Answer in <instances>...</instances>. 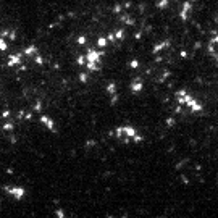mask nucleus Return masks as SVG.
Here are the masks:
<instances>
[{
    "label": "nucleus",
    "mask_w": 218,
    "mask_h": 218,
    "mask_svg": "<svg viewBox=\"0 0 218 218\" xmlns=\"http://www.w3.org/2000/svg\"><path fill=\"white\" fill-rule=\"evenodd\" d=\"M97 47H99V48H104V47H107V45H108V39L107 37H99V39H97Z\"/></svg>",
    "instance_id": "11"
},
{
    "label": "nucleus",
    "mask_w": 218,
    "mask_h": 218,
    "mask_svg": "<svg viewBox=\"0 0 218 218\" xmlns=\"http://www.w3.org/2000/svg\"><path fill=\"white\" fill-rule=\"evenodd\" d=\"M34 62H36V65H39V66L44 65V58H42V55H39V52L34 55Z\"/></svg>",
    "instance_id": "18"
},
{
    "label": "nucleus",
    "mask_w": 218,
    "mask_h": 218,
    "mask_svg": "<svg viewBox=\"0 0 218 218\" xmlns=\"http://www.w3.org/2000/svg\"><path fill=\"white\" fill-rule=\"evenodd\" d=\"M39 121H41V125H44L45 128L48 129V131L55 132V121H53L50 116H47V115H42V116L39 118Z\"/></svg>",
    "instance_id": "5"
},
{
    "label": "nucleus",
    "mask_w": 218,
    "mask_h": 218,
    "mask_svg": "<svg viewBox=\"0 0 218 218\" xmlns=\"http://www.w3.org/2000/svg\"><path fill=\"white\" fill-rule=\"evenodd\" d=\"M107 92L110 94V95H113V94H116V83H108V86H107Z\"/></svg>",
    "instance_id": "12"
},
{
    "label": "nucleus",
    "mask_w": 218,
    "mask_h": 218,
    "mask_svg": "<svg viewBox=\"0 0 218 218\" xmlns=\"http://www.w3.org/2000/svg\"><path fill=\"white\" fill-rule=\"evenodd\" d=\"M37 52H39V48H37V45H34V44H29L28 47L23 48V55H26V57H34Z\"/></svg>",
    "instance_id": "7"
},
{
    "label": "nucleus",
    "mask_w": 218,
    "mask_h": 218,
    "mask_svg": "<svg viewBox=\"0 0 218 218\" xmlns=\"http://www.w3.org/2000/svg\"><path fill=\"white\" fill-rule=\"evenodd\" d=\"M120 20L123 21V23L129 24V26H132V24H134V20H132V18H129V16H121Z\"/></svg>",
    "instance_id": "19"
},
{
    "label": "nucleus",
    "mask_w": 218,
    "mask_h": 218,
    "mask_svg": "<svg viewBox=\"0 0 218 218\" xmlns=\"http://www.w3.org/2000/svg\"><path fill=\"white\" fill-rule=\"evenodd\" d=\"M121 11V5H115L113 7V13H120Z\"/></svg>",
    "instance_id": "30"
},
{
    "label": "nucleus",
    "mask_w": 218,
    "mask_h": 218,
    "mask_svg": "<svg viewBox=\"0 0 218 218\" xmlns=\"http://www.w3.org/2000/svg\"><path fill=\"white\" fill-rule=\"evenodd\" d=\"M86 62H87L86 55H78V58H76V63H78V65H86Z\"/></svg>",
    "instance_id": "20"
},
{
    "label": "nucleus",
    "mask_w": 218,
    "mask_h": 218,
    "mask_svg": "<svg viewBox=\"0 0 218 218\" xmlns=\"http://www.w3.org/2000/svg\"><path fill=\"white\" fill-rule=\"evenodd\" d=\"M184 105H187L192 111H200L202 110V104H199V102L187 92H186V95H184Z\"/></svg>",
    "instance_id": "4"
},
{
    "label": "nucleus",
    "mask_w": 218,
    "mask_h": 218,
    "mask_svg": "<svg viewBox=\"0 0 218 218\" xmlns=\"http://www.w3.org/2000/svg\"><path fill=\"white\" fill-rule=\"evenodd\" d=\"M129 68H131V69L139 68V60H131V62H129Z\"/></svg>",
    "instance_id": "22"
},
{
    "label": "nucleus",
    "mask_w": 218,
    "mask_h": 218,
    "mask_svg": "<svg viewBox=\"0 0 218 218\" xmlns=\"http://www.w3.org/2000/svg\"><path fill=\"white\" fill-rule=\"evenodd\" d=\"M115 37H116V41H123L125 39V29H116L115 31Z\"/></svg>",
    "instance_id": "15"
},
{
    "label": "nucleus",
    "mask_w": 218,
    "mask_h": 218,
    "mask_svg": "<svg viewBox=\"0 0 218 218\" xmlns=\"http://www.w3.org/2000/svg\"><path fill=\"white\" fill-rule=\"evenodd\" d=\"M86 42H87V37H86V36H79V37L76 39V44L79 45V47H83V45H86Z\"/></svg>",
    "instance_id": "17"
},
{
    "label": "nucleus",
    "mask_w": 218,
    "mask_h": 218,
    "mask_svg": "<svg viewBox=\"0 0 218 218\" xmlns=\"http://www.w3.org/2000/svg\"><path fill=\"white\" fill-rule=\"evenodd\" d=\"M41 110H42V104H41V100H37L34 105V111H41Z\"/></svg>",
    "instance_id": "25"
},
{
    "label": "nucleus",
    "mask_w": 218,
    "mask_h": 218,
    "mask_svg": "<svg viewBox=\"0 0 218 218\" xmlns=\"http://www.w3.org/2000/svg\"><path fill=\"white\" fill-rule=\"evenodd\" d=\"M55 215H57V217H60V218H62V217H65L66 213L62 210V208H58V210H55Z\"/></svg>",
    "instance_id": "27"
},
{
    "label": "nucleus",
    "mask_w": 218,
    "mask_h": 218,
    "mask_svg": "<svg viewBox=\"0 0 218 218\" xmlns=\"http://www.w3.org/2000/svg\"><path fill=\"white\" fill-rule=\"evenodd\" d=\"M89 73V71H87ZM87 73H81L79 74V81L81 83H87Z\"/></svg>",
    "instance_id": "23"
},
{
    "label": "nucleus",
    "mask_w": 218,
    "mask_h": 218,
    "mask_svg": "<svg viewBox=\"0 0 218 218\" xmlns=\"http://www.w3.org/2000/svg\"><path fill=\"white\" fill-rule=\"evenodd\" d=\"M168 4H170V0H158V2H157V7H158L160 10H163V8L168 7Z\"/></svg>",
    "instance_id": "16"
},
{
    "label": "nucleus",
    "mask_w": 218,
    "mask_h": 218,
    "mask_svg": "<svg viewBox=\"0 0 218 218\" xmlns=\"http://www.w3.org/2000/svg\"><path fill=\"white\" fill-rule=\"evenodd\" d=\"M102 55H104L102 52L94 50V48H89V50H87L86 52V58H87L86 68H87V71L92 73V71H97V69H99V63H100Z\"/></svg>",
    "instance_id": "1"
},
{
    "label": "nucleus",
    "mask_w": 218,
    "mask_h": 218,
    "mask_svg": "<svg viewBox=\"0 0 218 218\" xmlns=\"http://www.w3.org/2000/svg\"><path fill=\"white\" fill-rule=\"evenodd\" d=\"M136 134H137V131H136L131 125L118 126V128L115 129V136H116V137H123V136H125V137H128V139H132Z\"/></svg>",
    "instance_id": "2"
},
{
    "label": "nucleus",
    "mask_w": 218,
    "mask_h": 218,
    "mask_svg": "<svg viewBox=\"0 0 218 218\" xmlns=\"http://www.w3.org/2000/svg\"><path fill=\"white\" fill-rule=\"evenodd\" d=\"M2 129H4V131H7V132L13 131V129H15V123H13V121H7V123L2 126Z\"/></svg>",
    "instance_id": "14"
},
{
    "label": "nucleus",
    "mask_w": 218,
    "mask_h": 218,
    "mask_svg": "<svg viewBox=\"0 0 218 218\" xmlns=\"http://www.w3.org/2000/svg\"><path fill=\"white\" fill-rule=\"evenodd\" d=\"M175 123H176V121H175V118H166V126H170V128H171V126H175Z\"/></svg>",
    "instance_id": "24"
},
{
    "label": "nucleus",
    "mask_w": 218,
    "mask_h": 218,
    "mask_svg": "<svg viewBox=\"0 0 218 218\" xmlns=\"http://www.w3.org/2000/svg\"><path fill=\"white\" fill-rule=\"evenodd\" d=\"M116 102H118V95H116V94H113V95H111V100H110V104H111V105H115Z\"/></svg>",
    "instance_id": "28"
},
{
    "label": "nucleus",
    "mask_w": 218,
    "mask_h": 218,
    "mask_svg": "<svg viewBox=\"0 0 218 218\" xmlns=\"http://www.w3.org/2000/svg\"><path fill=\"white\" fill-rule=\"evenodd\" d=\"M10 115H11V111H10V110H5L4 113H2V118H8Z\"/></svg>",
    "instance_id": "31"
},
{
    "label": "nucleus",
    "mask_w": 218,
    "mask_h": 218,
    "mask_svg": "<svg viewBox=\"0 0 218 218\" xmlns=\"http://www.w3.org/2000/svg\"><path fill=\"white\" fill-rule=\"evenodd\" d=\"M8 37H10V41H15V39H16V31H10Z\"/></svg>",
    "instance_id": "29"
},
{
    "label": "nucleus",
    "mask_w": 218,
    "mask_h": 218,
    "mask_svg": "<svg viewBox=\"0 0 218 218\" xmlns=\"http://www.w3.org/2000/svg\"><path fill=\"white\" fill-rule=\"evenodd\" d=\"M8 50V42L5 41V37L0 36V52H7Z\"/></svg>",
    "instance_id": "13"
},
{
    "label": "nucleus",
    "mask_w": 218,
    "mask_h": 218,
    "mask_svg": "<svg viewBox=\"0 0 218 218\" xmlns=\"http://www.w3.org/2000/svg\"><path fill=\"white\" fill-rule=\"evenodd\" d=\"M86 145L87 147H92V145H95V141H86Z\"/></svg>",
    "instance_id": "33"
},
{
    "label": "nucleus",
    "mask_w": 218,
    "mask_h": 218,
    "mask_svg": "<svg viewBox=\"0 0 218 218\" xmlns=\"http://www.w3.org/2000/svg\"><path fill=\"white\" fill-rule=\"evenodd\" d=\"M191 8H192L191 2H184V4H183V8H181V13H179V16L183 18V20H187V15H189Z\"/></svg>",
    "instance_id": "9"
},
{
    "label": "nucleus",
    "mask_w": 218,
    "mask_h": 218,
    "mask_svg": "<svg viewBox=\"0 0 218 218\" xmlns=\"http://www.w3.org/2000/svg\"><path fill=\"white\" fill-rule=\"evenodd\" d=\"M142 141H144V137H142L141 134H136L134 137H132V142H134V144H141Z\"/></svg>",
    "instance_id": "21"
},
{
    "label": "nucleus",
    "mask_w": 218,
    "mask_h": 218,
    "mask_svg": "<svg viewBox=\"0 0 218 218\" xmlns=\"http://www.w3.org/2000/svg\"><path fill=\"white\" fill-rule=\"evenodd\" d=\"M21 58H23V53H13V55L8 57L7 65L10 66V68H13V66H18V65L21 63Z\"/></svg>",
    "instance_id": "6"
},
{
    "label": "nucleus",
    "mask_w": 218,
    "mask_h": 218,
    "mask_svg": "<svg viewBox=\"0 0 218 218\" xmlns=\"http://www.w3.org/2000/svg\"><path fill=\"white\" fill-rule=\"evenodd\" d=\"M4 189H5V192L7 194H10L13 199H16V200H21V199L24 197V194H26V191H24V187H21V186H4Z\"/></svg>",
    "instance_id": "3"
},
{
    "label": "nucleus",
    "mask_w": 218,
    "mask_h": 218,
    "mask_svg": "<svg viewBox=\"0 0 218 218\" xmlns=\"http://www.w3.org/2000/svg\"><path fill=\"white\" fill-rule=\"evenodd\" d=\"M210 44H213V45H215V44H218V36H215V37H212V39H210Z\"/></svg>",
    "instance_id": "32"
},
{
    "label": "nucleus",
    "mask_w": 218,
    "mask_h": 218,
    "mask_svg": "<svg viewBox=\"0 0 218 218\" xmlns=\"http://www.w3.org/2000/svg\"><path fill=\"white\" fill-rule=\"evenodd\" d=\"M168 45H170V42H168V41H163V42H160V44H157L155 47H154V50H152V52H154V53H158L160 50H163V48H165V47H168Z\"/></svg>",
    "instance_id": "10"
},
{
    "label": "nucleus",
    "mask_w": 218,
    "mask_h": 218,
    "mask_svg": "<svg viewBox=\"0 0 218 218\" xmlns=\"http://www.w3.org/2000/svg\"><path fill=\"white\" fill-rule=\"evenodd\" d=\"M107 39H108V42H115V41H116V37H115V32H110V34L107 36Z\"/></svg>",
    "instance_id": "26"
},
{
    "label": "nucleus",
    "mask_w": 218,
    "mask_h": 218,
    "mask_svg": "<svg viewBox=\"0 0 218 218\" xmlns=\"http://www.w3.org/2000/svg\"><path fill=\"white\" fill-rule=\"evenodd\" d=\"M179 55H181V57H183V58H186V57H187V52H184V50H183V52H181V53H179Z\"/></svg>",
    "instance_id": "34"
},
{
    "label": "nucleus",
    "mask_w": 218,
    "mask_h": 218,
    "mask_svg": "<svg viewBox=\"0 0 218 218\" xmlns=\"http://www.w3.org/2000/svg\"><path fill=\"white\" fill-rule=\"evenodd\" d=\"M142 89H144V83H142L141 79H134L131 83V92L132 94H139Z\"/></svg>",
    "instance_id": "8"
}]
</instances>
